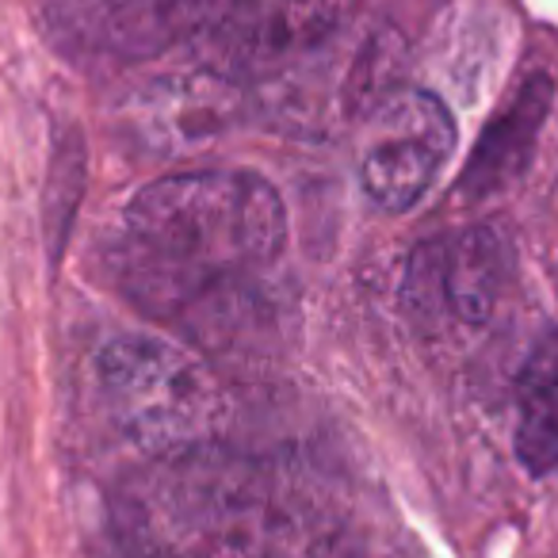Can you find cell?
Returning <instances> with one entry per match:
<instances>
[{
	"mask_svg": "<svg viewBox=\"0 0 558 558\" xmlns=\"http://www.w3.org/2000/svg\"><path fill=\"white\" fill-rule=\"evenodd\" d=\"M126 558H337L322 497L288 471L222 451L154 459L116 494Z\"/></svg>",
	"mask_w": 558,
	"mask_h": 558,
	"instance_id": "cell-1",
	"label": "cell"
},
{
	"mask_svg": "<svg viewBox=\"0 0 558 558\" xmlns=\"http://www.w3.org/2000/svg\"><path fill=\"white\" fill-rule=\"evenodd\" d=\"M126 238L172 276L222 279L268 268L288 245V210L256 172L203 169L146 184L126 207Z\"/></svg>",
	"mask_w": 558,
	"mask_h": 558,
	"instance_id": "cell-2",
	"label": "cell"
},
{
	"mask_svg": "<svg viewBox=\"0 0 558 558\" xmlns=\"http://www.w3.org/2000/svg\"><path fill=\"white\" fill-rule=\"evenodd\" d=\"M96 383L116 428L149 459L187 456L218 444L230 425V395L184 344L116 337L96 356Z\"/></svg>",
	"mask_w": 558,
	"mask_h": 558,
	"instance_id": "cell-3",
	"label": "cell"
},
{
	"mask_svg": "<svg viewBox=\"0 0 558 558\" xmlns=\"http://www.w3.org/2000/svg\"><path fill=\"white\" fill-rule=\"evenodd\" d=\"M456 149V119L440 96L402 88L375 111L360 157V187L383 210H410Z\"/></svg>",
	"mask_w": 558,
	"mask_h": 558,
	"instance_id": "cell-4",
	"label": "cell"
},
{
	"mask_svg": "<svg viewBox=\"0 0 558 558\" xmlns=\"http://www.w3.org/2000/svg\"><path fill=\"white\" fill-rule=\"evenodd\" d=\"M360 0H233L199 35V58L222 77H256L326 43Z\"/></svg>",
	"mask_w": 558,
	"mask_h": 558,
	"instance_id": "cell-5",
	"label": "cell"
},
{
	"mask_svg": "<svg viewBox=\"0 0 558 558\" xmlns=\"http://www.w3.org/2000/svg\"><path fill=\"white\" fill-rule=\"evenodd\" d=\"M233 0H50V32L62 47L100 58H154L199 39Z\"/></svg>",
	"mask_w": 558,
	"mask_h": 558,
	"instance_id": "cell-6",
	"label": "cell"
},
{
	"mask_svg": "<svg viewBox=\"0 0 558 558\" xmlns=\"http://www.w3.org/2000/svg\"><path fill=\"white\" fill-rule=\"evenodd\" d=\"M555 104V85L547 73H532L524 85L512 93V100L497 111L486 123V131L478 134L466 161L463 177H459V199L463 203H482L494 195L509 192L520 177L527 172L535 154L539 131L550 116Z\"/></svg>",
	"mask_w": 558,
	"mask_h": 558,
	"instance_id": "cell-7",
	"label": "cell"
},
{
	"mask_svg": "<svg viewBox=\"0 0 558 558\" xmlns=\"http://www.w3.org/2000/svg\"><path fill=\"white\" fill-rule=\"evenodd\" d=\"M509 283V248L486 226L444 241V303L463 326H486Z\"/></svg>",
	"mask_w": 558,
	"mask_h": 558,
	"instance_id": "cell-8",
	"label": "cell"
},
{
	"mask_svg": "<svg viewBox=\"0 0 558 558\" xmlns=\"http://www.w3.org/2000/svg\"><path fill=\"white\" fill-rule=\"evenodd\" d=\"M517 459L532 474L558 471V333H543L520 372Z\"/></svg>",
	"mask_w": 558,
	"mask_h": 558,
	"instance_id": "cell-9",
	"label": "cell"
},
{
	"mask_svg": "<svg viewBox=\"0 0 558 558\" xmlns=\"http://www.w3.org/2000/svg\"><path fill=\"white\" fill-rule=\"evenodd\" d=\"M85 138L77 126H62L54 138V154H50L47 195H43V230H47L50 260H58L62 248L70 245L73 218H77L81 195H85Z\"/></svg>",
	"mask_w": 558,
	"mask_h": 558,
	"instance_id": "cell-10",
	"label": "cell"
},
{
	"mask_svg": "<svg viewBox=\"0 0 558 558\" xmlns=\"http://www.w3.org/2000/svg\"><path fill=\"white\" fill-rule=\"evenodd\" d=\"M398 77H402V43L395 35H379L375 43H367L364 54L356 58L349 77V108L356 116L379 111L390 96H398Z\"/></svg>",
	"mask_w": 558,
	"mask_h": 558,
	"instance_id": "cell-11",
	"label": "cell"
},
{
	"mask_svg": "<svg viewBox=\"0 0 558 558\" xmlns=\"http://www.w3.org/2000/svg\"><path fill=\"white\" fill-rule=\"evenodd\" d=\"M402 299L417 318H436L448 311L444 303V241H421L405 264Z\"/></svg>",
	"mask_w": 558,
	"mask_h": 558,
	"instance_id": "cell-12",
	"label": "cell"
}]
</instances>
